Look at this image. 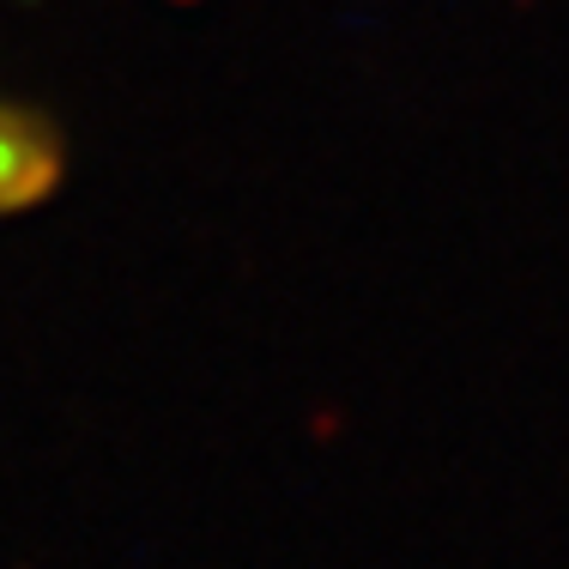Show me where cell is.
I'll list each match as a JSON object with an SVG mask.
<instances>
[{
  "mask_svg": "<svg viewBox=\"0 0 569 569\" xmlns=\"http://www.w3.org/2000/svg\"><path fill=\"white\" fill-rule=\"evenodd\" d=\"M61 182V152L31 116L0 103V219L43 207Z\"/></svg>",
  "mask_w": 569,
  "mask_h": 569,
  "instance_id": "obj_1",
  "label": "cell"
}]
</instances>
